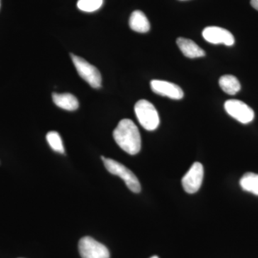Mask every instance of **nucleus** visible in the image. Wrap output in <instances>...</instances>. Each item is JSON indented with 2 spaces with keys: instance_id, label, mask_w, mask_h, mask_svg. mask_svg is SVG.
I'll list each match as a JSON object with an SVG mask.
<instances>
[{
  "instance_id": "obj_19",
  "label": "nucleus",
  "mask_w": 258,
  "mask_h": 258,
  "mask_svg": "<svg viewBox=\"0 0 258 258\" xmlns=\"http://www.w3.org/2000/svg\"><path fill=\"white\" fill-rule=\"evenodd\" d=\"M0 7H1V0H0Z\"/></svg>"
},
{
  "instance_id": "obj_16",
  "label": "nucleus",
  "mask_w": 258,
  "mask_h": 258,
  "mask_svg": "<svg viewBox=\"0 0 258 258\" xmlns=\"http://www.w3.org/2000/svg\"><path fill=\"white\" fill-rule=\"evenodd\" d=\"M103 0H79L78 8L86 13H93L101 8Z\"/></svg>"
},
{
  "instance_id": "obj_11",
  "label": "nucleus",
  "mask_w": 258,
  "mask_h": 258,
  "mask_svg": "<svg viewBox=\"0 0 258 258\" xmlns=\"http://www.w3.org/2000/svg\"><path fill=\"white\" fill-rule=\"evenodd\" d=\"M129 26L134 31L146 33L150 30V23L147 16L140 10H136L129 19Z\"/></svg>"
},
{
  "instance_id": "obj_15",
  "label": "nucleus",
  "mask_w": 258,
  "mask_h": 258,
  "mask_svg": "<svg viewBox=\"0 0 258 258\" xmlns=\"http://www.w3.org/2000/svg\"><path fill=\"white\" fill-rule=\"evenodd\" d=\"M46 139L47 143L52 148V150L60 153V154H64L63 143H62L60 134L57 132H48L46 136Z\"/></svg>"
},
{
  "instance_id": "obj_10",
  "label": "nucleus",
  "mask_w": 258,
  "mask_h": 258,
  "mask_svg": "<svg viewBox=\"0 0 258 258\" xmlns=\"http://www.w3.org/2000/svg\"><path fill=\"white\" fill-rule=\"evenodd\" d=\"M176 43L181 52L189 58H197L206 55L203 49L189 39L179 37L176 40Z\"/></svg>"
},
{
  "instance_id": "obj_20",
  "label": "nucleus",
  "mask_w": 258,
  "mask_h": 258,
  "mask_svg": "<svg viewBox=\"0 0 258 258\" xmlns=\"http://www.w3.org/2000/svg\"><path fill=\"white\" fill-rule=\"evenodd\" d=\"M181 1H184V0H181Z\"/></svg>"
},
{
  "instance_id": "obj_3",
  "label": "nucleus",
  "mask_w": 258,
  "mask_h": 258,
  "mask_svg": "<svg viewBox=\"0 0 258 258\" xmlns=\"http://www.w3.org/2000/svg\"><path fill=\"white\" fill-rule=\"evenodd\" d=\"M101 159L104 163L105 167L108 172L113 175L120 176L124 181L125 184L131 191L134 193L140 192L141 189H142L140 182H139L138 178L132 171L129 170L128 168L125 167L124 165L118 161L113 160V159H108L104 157H101Z\"/></svg>"
},
{
  "instance_id": "obj_8",
  "label": "nucleus",
  "mask_w": 258,
  "mask_h": 258,
  "mask_svg": "<svg viewBox=\"0 0 258 258\" xmlns=\"http://www.w3.org/2000/svg\"><path fill=\"white\" fill-rule=\"evenodd\" d=\"M203 36L206 41L215 45L224 44L227 46H232L235 43V37L232 34L220 27L211 26L205 28Z\"/></svg>"
},
{
  "instance_id": "obj_1",
  "label": "nucleus",
  "mask_w": 258,
  "mask_h": 258,
  "mask_svg": "<svg viewBox=\"0 0 258 258\" xmlns=\"http://www.w3.org/2000/svg\"><path fill=\"white\" fill-rule=\"evenodd\" d=\"M113 139L124 152L135 155L140 152L142 139L138 127L132 120H120L113 131Z\"/></svg>"
},
{
  "instance_id": "obj_12",
  "label": "nucleus",
  "mask_w": 258,
  "mask_h": 258,
  "mask_svg": "<svg viewBox=\"0 0 258 258\" xmlns=\"http://www.w3.org/2000/svg\"><path fill=\"white\" fill-rule=\"evenodd\" d=\"M52 100L56 106L67 111H75L79 107V101L76 97L71 93H53Z\"/></svg>"
},
{
  "instance_id": "obj_7",
  "label": "nucleus",
  "mask_w": 258,
  "mask_h": 258,
  "mask_svg": "<svg viewBox=\"0 0 258 258\" xmlns=\"http://www.w3.org/2000/svg\"><path fill=\"white\" fill-rule=\"evenodd\" d=\"M204 177V168L200 162L194 163L189 170L183 176L181 183L188 194H195L201 187Z\"/></svg>"
},
{
  "instance_id": "obj_2",
  "label": "nucleus",
  "mask_w": 258,
  "mask_h": 258,
  "mask_svg": "<svg viewBox=\"0 0 258 258\" xmlns=\"http://www.w3.org/2000/svg\"><path fill=\"white\" fill-rule=\"evenodd\" d=\"M139 123L147 131L156 130L160 123L159 113L155 107L147 100H140L134 107Z\"/></svg>"
},
{
  "instance_id": "obj_18",
  "label": "nucleus",
  "mask_w": 258,
  "mask_h": 258,
  "mask_svg": "<svg viewBox=\"0 0 258 258\" xmlns=\"http://www.w3.org/2000/svg\"><path fill=\"white\" fill-rule=\"evenodd\" d=\"M150 258H159V257H157V256H153V257Z\"/></svg>"
},
{
  "instance_id": "obj_14",
  "label": "nucleus",
  "mask_w": 258,
  "mask_h": 258,
  "mask_svg": "<svg viewBox=\"0 0 258 258\" xmlns=\"http://www.w3.org/2000/svg\"><path fill=\"white\" fill-rule=\"evenodd\" d=\"M240 184L244 191L258 196V174L252 172L246 173L241 178Z\"/></svg>"
},
{
  "instance_id": "obj_5",
  "label": "nucleus",
  "mask_w": 258,
  "mask_h": 258,
  "mask_svg": "<svg viewBox=\"0 0 258 258\" xmlns=\"http://www.w3.org/2000/svg\"><path fill=\"white\" fill-rule=\"evenodd\" d=\"M79 249L82 258H110L109 250L106 246L91 237L81 238Z\"/></svg>"
},
{
  "instance_id": "obj_4",
  "label": "nucleus",
  "mask_w": 258,
  "mask_h": 258,
  "mask_svg": "<svg viewBox=\"0 0 258 258\" xmlns=\"http://www.w3.org/2000/svg\"><path fill=\"white\" fill-rule=\"evenodd\" d=\"M71 55L79 76L91 87L101 88L102 78L99 71L82 57L74 54H71Z\"/></svg>"
},
{
  "instance_id": "obj_6",
  "label": "nucleus",
  "mask_w": 258,
  "mask_h": 258,
  "mask_svg": "<svg viewBox=\"0 0 258 258\" xmlns=\"http://www.w3.org/2000/svg\"><path fill=\"white\" fill-rule=\"evenodd\" d=\"M225 109L230 116L244 124L250 123L254 118L253 110L239 100L232 99L226 101Z\"/></svg>"
},
{
  "instance_id": "obj_17",
  "label": "nucleus",
  "mask_w": 258,
  "mask_h": 258,
  "mask_svg": "<svg viewBox=\"0 0 258 258\" xmlns=\"http://www.w3.org/2000/svg\"><path fill=\"white\" fill-rule=\"evenodd\" d=\"M250 4L252 8L258 11V0H251Z\"/></svg>"
},
{
  "instance_id": "obj_13",
  "label": "nucleus",
  "mask_w": 258,
  "mask_h": 258,
  "mask_svg": "<svg viewBox=\"0 0 258 258\" xmlns=\"http://www.w3.org/2000/svg\"><path fill=\"white\" fill-rule=\"evenodd\" d=\"M219 84L224 92L231 96L235 95L241 89V85L238 79L232 75H225L222 76L219 81Z\"/></svg>"
},
{
  "instance_id": "obj_9",
  "label": "nucleus",
  "mask_w": 258,
  "mask_h": 258,
  "mask_svg": "<svg viewBox=\"0 0 258 258\" xmlns=\"http://www.w3.org/2000/svg\"><path fill=\"white\" fill-rule=\"evenodd\" d=\"M151 88L156 94L171 99L179 100L184 97V92L179 86L167 81L153 80L151 81Z\"/></svg>"
}]
</instances>
